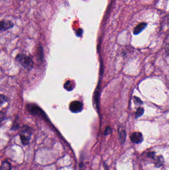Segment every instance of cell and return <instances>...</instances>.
Listing matches in <instances>:
<instances>
[{"mask_svg":"<svg viewBox=\"0 0 169 170\" xmlns=\"http://www.w3.org/2000/svg\"><path fill=\"white\" fill-rule=\"evenodd\" d=\"M16 61L28 70H31L33 68L34 63L29 57L24 54H19L16 57Z\"/></svg>","mask_w":169,"mask_h":170,"instance_id":"cell-1","label":"cell"},{"mask_svg":"<svg viewBox=\"0 0 169 170\" xmlns=\"http://www.w3.org/2000/svg\"><path fill=\"white\" fill-rule=\"evenodd\" d=\"M32 135V129L27 125H24L21 128L19 136L21 143L24 146L28 145Z\"/></svg>","mask_w":169,"mask_h":170,"instance_id":"cell-2","label":"cell"},{"mask_svg":"<svg viewBox=\"0 0 169 170\" xmlns=\"http://www.w3.org/2000/svg\"><path fill=\"white\" fill-rule=\"evenodd\" d=\"M130 140L134 143H141L143 141V137L141 132H135L132 133L130 136Z\"/></svg>","mask_w":169,"mask_h":170,"instance_id":"cell-3","label":"cell"},{"mask_svg":"<svg viewBox=\"0 0 169 170\" xmlns=\"http://www.w3.org/2000/svg\"><path fill=\"white\" fill-rule=\"evenodd\" d=\"M14 24L11 21L3 20L1 22V30L5 31L14 27Z\"/></svg>","mask_w":169,"mask_h":170,"instance_id":"cell-4","label":"cell"},{"mask_svg":"<svg viewBox=\"0 0 169 170\" xmlns=\"http://www.w3.org/2000/svg\"><path fill=\"white\" fill-rule=\"evenodd\" d=\"M82 109V104L81 102L77 101H75L71 104L70 109L71 111L74 112H80Z\"/></svg>","mask_w":169,"mask_h":170,"instance_id":"cell-5","label":"cell"},{"mask_svg":"<svg viewBox=\"0 0 169 170\" xmlns=\"http://www.w3.org/2000/svg\"><path fill=\"white\" fill-rule=\"evenodd\" d=\"M147 27V24L145 22H142L138 24L133 30V34L135 35H138Z\"/></svg>","mask_w":169,"mask_h":170,"instance_id":"cell-6","label":"cell"},{"mask_svg":"<svg viewBox=\"0 0 169 170\" xmlns=\"http://www.w3.org/2000/svg\"><path fill=\"white\" fill-rule=\"evenodd\" d=\"M154 161H155L154 164H155V167H157V168L161 167L164 163V159L163 156L162 155L157 156L154 159Z\"/></svg>","mask_w":169,"mask_h":170,"instance_id":"cell-7","label":"cell"},{"mask_svg":"<svg viewBox=\"0 0 169 170\" xmlns=\"http://www.w3.org/2000/svg\"><path fill=\"white\" fill-rule=\"evenodd\" d=\"M127 136L126 131L125 130H121L119 133V140L120 141L121 143L124 144L125 141Z\"/></svg>","mask_w":169,"mask_h":170,"instance_id":"cell-8","label":"cell"},{"mask_svg":"<svg viewBox=\"0 0 169 170\" xmlns=\"http://www.w3.org/2000/svg\"><path fill=\"white\" fill-rule=\"evenodd\" d=\"M1 170H12L11 164L8 161H4L1 165Z\"/></svg>","mask_w":169,"mask_h":170,"instance_id":"cell-9","label":"cell"},{"mask_svg":"<svg viewBox=\"0 0 169 170\" xmlns=\"http://www.w3.org/2000/svg\"><path fill=\"white\" fill-rule=\"evenodd\" d=\"M144 109L142 107H138L136 110V113H135V117L136 118H138L140 117H141L144 113Z\"/></svg>","mask_w":169,"mask_h":170,"instance_id":"cell-10","label":"cell"},{"mask_svg":"<svg viewBox=\"0 0 169 170\" xmlns=\"http://www.w3.org/2000/svg\"><path fill=\"white\" fill-rule=\"evenodd\" d=\"M9 101V99L4 94H1L0 97V102H1V106H2L3 104L6 102H8Z\"/></svg>","mask_w":169,"mask_h":170,"instance_id":"cell-11","label":"cell"},{"mask_svg":"<svg viewBox=\"0 0 169 170\" xmlns=\"http://www.w3.org/2000/svg\"><path fill=\"white\" fill-rule=\"evenodd\" d=\"M133 101H134V102L135 104H141L143 103L141 99H140V98L136 97H133Z\"/></svg>","mask_w":169,"mask_h":170,"instance_id":"cell-12","label":"cell"},{"mask_svg":"<svg viewBox=\"0 0 169 170\" xmlns=\"http://www.w3.org/2000/svg\"><path fill=\"white\" fill-rule=\"evenodd\" d=\"M147 156H148L149 158H150L151 159L154 160V159H155V158H156V156H155V152H149V153L147 154Z\"/></svg>","mask_w":169,"mask_h":170,"instance_id":"cell-13","label":"cell"},{"mask_svg":"<svg viewBox=\"0 0 169 170\" xmlns=\"http://www.w3.org/2000/svg\"><path fill=\"white\" fill-rule=\"evenodd\" d=\"M111 128H109V127H108V128H107L106 129V130H105L104 134H105V135H108V134H110V133H111Z\"/></svg>","mask_w":169,"mask_h":170,"instance_id":"cell-14","label":"cell"},{"mask_svg":"<svg viewBox=\"0 0 169 170\" xmlns=\"http://www.w3.org/2000/svg\"><path fill=\"white\" fill-rule=\"evenodd\" d=\"M104 167L105 170H110V169L108 168V166L107 165V164L106 163L104 164Z\"/></svg>","mask_w":169,"mask_h":170,"instance_id":"cell-15","label":"cell"},{"mask_svg":"<svg viewBox=\"0 0 169 170\" xmlns=\"http://www.w3.org/2000/svg\"><path fill=\"white\" fill-rule=\"evenodd\" d=\"M167 51L168 53H169V45L168 46V47L167 48Z\"/></svg>","mask_w":169,"mask_h":170,"instance_id":"cell-16","label":"cell"},{"mask_svg":"<svg viewBox=\"0 0 169 170\" xmlns=\"http://www.w3.org/2000/svg\"><path fill=\"white\" fill-rule=\"evenodd\" d=\"M32 170V169H30V170Z\"/></svg>","mask_w":169,"mask_h":170,"instance_id":"cell-17","label":"cell"}]
</instances>
